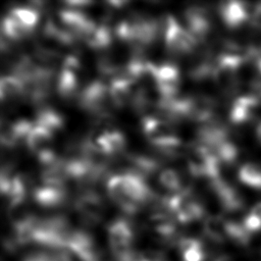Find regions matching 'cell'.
Instances as JSON below:
<instances>
[{
    "instance_id": "cell-1",
    "label": "cell",
    "mask_w": 261,
    "mask_h": 261,
    "mask_svg": "<svg viewBox=\"0 0 261 261\" xmlns=\"http://www.w3.org/2000/svg\"><path fill=\"white\" fill-rule=\"evenodd\" d=\"M261 114V99L255 93L234 97L228 106L227 118L233 125H247L255 122Z\"/></svg>"
},
{
    "instance_id": "cell-2",
    "label": "cell",
    "mask_w": 261,
    "mask_h": 261,
    "mask_svg": "<svg viewBox=\"0 0 261 261\" xmlns=\"http://www.w3.org/2000/svg\"><path fill=\"white\" fill-rule=\"evenodd\" d=\"M107 236L111 251L115 258H119L133 250L135 238L134 223L130 218L119 217L110 222L107 228Z\"/></svg>"
},
{
    "instance_id": "cell-3",
    "label": "cell",
    "mask_w": 261,
    "mask_h": 261,
    "mask_svg": "<svg viewBox=\"0 0 261 261\" xmlns=\"http://www.w3.org/2000/svg\"><path fill=\"white\" fill-rule=\"evenodd\" d=\"M252 9L242 1L222 2L216 8L217 16L229 30H238L251 19Z\"/></svg>"
},
{
    "instance_id": "cell-4",
    "label": "cell",
    "mask_w": 261,
    "mask_h": 261,
    "mask_svg": "<svg viewBox=\"0 0 261 261\" xmlns=\"http://www.w3.org/2000/svg\"><path fill=\"white\" fill-rule=\"evenodd\" d=\"M204 236L215 244H222L228 241L227 219L221 215H210L203 220Z\"/></svg>"
},
{
    "instance_id": "cell-5",
    "label": "cell",
    "mask_w": 261,
    "mask_h": 261,
    "mask_svg": "<svg viewBox=\"0 0 261 261\" xmlns=\"http://www.w3.org/2000/svg\"><path fill=\"white\" fill-rule=\"evenodd\" d=\"M238 180L245 187L261 191V163L245 162L238 168Z\"/></svg>"
},
{
    "instance_id": "cell-6",
    "label": "cell",
    "mask_w": 261,
    "mask_h": 261,
    "mask_svg": "<svg viewBox=\"0 0 261 261\" xmlns=\"http://www.w3.org/2000/svg\"><path fill=\"white\" fill-rule=\"evenodd\" d=\"M177 249L182 261H204V245L196 238H181L177 242Z\"/></svg>"
},
{
    "instance_id": "cell-7",
    "label": "cell",
    "mask_w": 261,
    "mask_h": 261,
    "mask_svg": "<svg viewBox=\"0 0 261 261\" xmlns=\"http://www.w3.org/2000/svg\"><path fill=\"white\" fill-rule=\"evenodd\" d=\"M242 223L250 234L261 231V201L251 207L245 214Z\"/></svg>"
},
{
    "instance_id": "cell-8",
    "label": "cell",
    "mask_w": 261,
    "mask_h": 261,
    "mask_svg": "<svg viewBox=\"0 0 261 261\" xmlns=\"http://www.w3.org/2000/svg\"><path fill=\"white\" fill-rule=\"evenodd\" d=\"M159 179L161 185L170 191L171 193H179L180 192V184L178 173L171 168H163L160 171Z\"/></svg>"
},
{
    "instance_id": "cell-9",
    "label": "cell",
    "mask_w": 261,
    "mask_h": 261,
    "mask_svg": "<svg viewBox=\"0 0 261 261\" xmlns=\"http://www.w3.org/2000/svg\"><path fill=\"white\" fill-rule=\"evenodd\" d=\"M23 261H62L60 250L53 253L49 252H34L28 255Z\"/></svg>"
},
{
    "instance_id": "cell-10",
    "label": "cell",
    "mask_w": 261,
    "mask_h": 261,
    "mask_svg": "<svg viewBox=\"0 0 261 261\" xmlns=\"http://www.w3.org/2000/svg\"><path fill=\"white\" fill-rule=\"evenodd\" d=\"M250 22L255 29L261 31V2L257 3L254 8H252Z\"/></svg>"
},
{
    "instance_id": "cell-11",
    "label": "cell",
    "mask_w": 261,
    "mask_h": 261,
    "mask_svg": "<svg viewBox=\"0 0 261 261\" xmlns=\"http://www.w3.org/2000/svg\"><path fill=\"white\" fill-rule=\"evenodd\" d=\"M250 58L253 59L255 68L257 72L261 75V48L260 49H250Z\"/></svg>"
},
{
    "instance_id": "cell-12",
    "label": "cell",
    "mask_w": 261,
    "mask_h": 261,
    "mask_svg": "<svg viewBox=\"0 0 261 261\" xmlns=\"http://www.w3.org/2000/svg\"><path fill=\"white\" fill-rule=\"evenodd\" d=\"M255 137H256L257 142H258L259 145L261 146V120H259L258 123H257V125H256V128H255Z\"/></svg>"
},
{
    "instance_id": "cell-13",
    "label": "cell",
    "mask_w": 261,
    "mask_h": 261,
    "mask_svg": "<svg viewBox=\"0 0 261 261\" xmlns=\"http://www.w3.org/2000/svg\"><path fill=\"white\" fill-rule=\"evenodd\" d=\"M214 261H233V259L229 256H226V255H222V256H219L217 257Z\"/></svg>"
},
{
    "instance_id": "cell-14",
    "label": "cell",
    "mask_w": 261,
    "mask_h": 261,
    "mask_svg": "<svg viewBox=\"0 0 261 261\" xmlns=\"http://www.w3.org/2000/svg\"><path fill=\"white\" fill-rule=\"evenodd\" d=\"M255 94H257V95H258V97L261 99V83L257 84V86H256V92H255Z\"/></svg>"
}]
</instances>
